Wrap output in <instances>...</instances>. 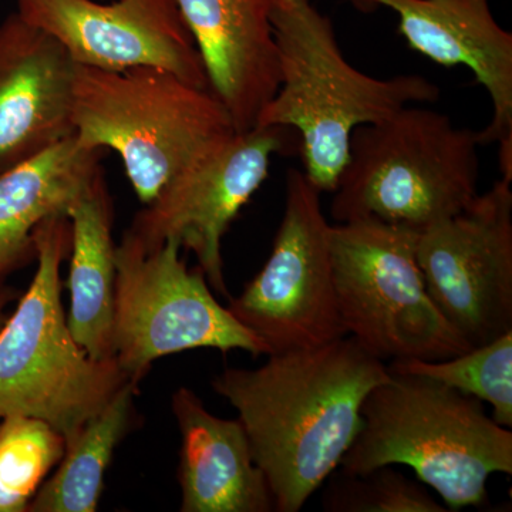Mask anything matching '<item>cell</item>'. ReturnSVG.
<instances>
[{"label":"cell","instance_id":"obj_1","mask_svg":"<svg viewBox=\"0 0 512 512\" xmlns=\"http://www.w3.org/2000/svg\"><path fill=\"white\" fill-rule=\"evenodd\" d=\"M387 365L352 336L268 356L256 369L229 367L212 380L237 410L276 512H298L340 466L363 427L367 394Z\"/></svg>","mask_w":512,"mask_h":512},{"label":"cell","instance_id":"obj_2","mask_svg":"<svg viewBox=\"0 0 512 512\" xmlns=\"http://www.w3.org/2000/svg\"><path fill=\"white\" fill-rule=\"evenodd\" d=\"M272 26L281 84L255 127L295 131L303 173L320 192L335 191L357 127L439 100V87L419 74L377 79L353 67L312 0H275Z\"/></svg>","mask_w":512,"mask_h":512},{"label":"cell","instance_id":"obj_3","mask_svg":"<svg viewBox=\"0 0 512 512\" xmlns=\"http://www.w3.org/2000/svg\"><path fill=\"white\" fill-rule=\"evenodd\" d=\"M483 402L429 377L390 372L362 404L363 427L342 458V470L412 468L448 511L483 507L488 478L512 474L511 429Z\"/></svg>","mask_w":512,"mask_h":512},{"label":"cell","instance_id":"obj_4","mask_svg":"<svg viewBox=\"0 0 512 512\" xmlns=\"http://www.w3.org/2000/svg\"><path fill=\"white\" fill-rule=\"evenodd\" d=\"M478 131L440 111L410 106L353 131L332 192L336 224L377 220L423 231L478 194Z\"/></svg>","mask_w":512,"mask_h":512},{"label":"cell","instance_id":"obj_5","mask_svg":"<svg viewBox=\"0 0 512 512\" xmlns=\"http://www.w3.org/2000/svg\"><path fill=\"white\" fill-rule=\"evenodd\" d=\"M72 121L80 146L119 154L143 204L237 133L210 89L147 66L113 72L76 64Z\"/></svg>","mask_w":512,"mask_h":512},{"label":"cell","instance_id":"obj_6","mask_svg":"<svg viewBox=\"0 0 512 512\" xmlns=\"http://www.w3.org/2000/svg\"><path fill=\"white\" fill-rule=\"evenodd\" d=\"M70 238L66 215L40 225L36 274L0 328V419L43 421L66 444L130 380L116 360L87 355L67 325L60 266Z\"/></svg>","mask_w":512,"mask_h":512},{"label":"cell","instance_id":"obj_7","mask_svg":"<svg viewBox=\"0 0 512 512\" xmlns=\"http://www.w3.org/2000/svg\"><path fill=\"white\" fill-rule=\"evenodd\" d=\"M419 231L377 220L330 225L333 284L346 335L377 359H450L470 350L431 301Z\"/></svg>","mask_w":512,"mask_h":512},{"label":"cell","instance_id":"obj_8","mask_svg":"<svg viewBox=\"0 0 512 512\" xmlns=\"http://www.w3.org/2000/svg\"><path fill=\"white\" fill-rule=\"evenodd\" d=\"M178 242L144 248L124 232L114 264L113 359L140 383L161 357L191 349L265 355L261 340L215 299L204 271H190Z\"/></svg>","mask_w":512,"mask_h":512},{"label":"cell","instance_id":"obj_9","mask_svg":"<svg viewBox=\"0 0 512 512\" xmlns=\"http://www.w3.org/2000/svg\"><path fill=\"white\" fill-rule=\"evenodd\" d=\"M320 195L303 171H288L284 218L271 255L241 295L229 299V312L261 340L266 356L348 336L333 284L330 224Z\"/></svg>","mask_w":512,"mask_h":512},{"label":"cell","instance_id":"obj_10","mask_svg":"<svg viewBox=\"0 0 512 512\" xmlns=\"http://www.w3.org/2000/svg\"><path fill=\"white\" fill-rule=\"evenodd\" d=\"M289 128L254 127L210 148L134 217L127 234L144 248L175 241L197 258L211 288L229 298L222 239L268 178L272 157L289 150Z\"/></svg>","mask_w":512,"mask_h":512},{"label":"cell","instance_id":"obj_11","mask_svg":"<svg viewBox=\"0 0 512 512\" xmlns=\"http://www.w3.org/2000/svg\"><path fill=\"white\" fill-rule=\"evenodd\" d=\"M431 301L470 348L512 330V191L500 178L463 211L419 232Z\"/></svg>","mask_w":512,"mask_h":512},{"label":"cell","instance_id":"obj_12","mask_svg":"<svg viewBox=\"0 0 512 512\" xmlns=\"http://www.w3.org/2000/svg\"><path fill=\"white\" fill-rule=\"evenodd\" d=\"M25 22L55 37L79 66L157 67L202 89L207 74L177 0H16Z\"/></svg>","mask_w":512,"mask_h":512},{"label":"cell","instance_id":"obj_13","mask_svg":"<svg viewBox=\"0 0 512 512\" xmlns=\"http://www.w3.org/2000/svg\"><path fill=\"white\" fill-rule=\"evenodd\" d=\"M392 9L407 45L441 66H466L487 90L493 116L481 144H498L501 178L512 183V33L490 0H352Z\"/></svg>","mask_w":512,"mask_h":512},{"label":"cell","instance_id":"obj_14","mask_svg":"<svg viewBox=\"0 0 512 512\" xmlns=\"http://www.w3.org/2000/svg\"><path fill=\"white\" fill-rule=\"evenodd\" d=\"M74 69L55 37L18 13L0 23V173L74 136Z\"/></svg>","mask_w":512,"mask_h":512},{"label":"cell","instance_id":"obj_15","mask_svg":"<svg viewBox=\"0 0 512 512\" xmlns=\"http://www.w3.org/2000/svg\"><path fill=\"white\" fill-rule=\"evenodd\" d=\"M204 64L208 87L237 133L252 130L281 84L275 0H177Z\"/></svg>","mask_w":512,"mask_h":512},{"label":"cell","instance_id":"obj_16","mask_svg":"<svg viewBox=\"0 0 512 512\" xmlns=\"http://www.w3.org/2000/svg\"><path fill=\"white\" fill-rule=\"evenodd\" d=\"M171 409L181 433V511H275L241 421L214 416L188 387L175 390Z\"/></svg>","mask_w":512,"mask_h":512},{"label":"cell","instance_id":"obj_17","mask_svg":"<svg viewBox=\"0 0 512 512\" xmlns=\"http://www.w3.org/2000/svg\"><path fill=\"white\" fill-rule=\"evenodd\" d=\"M103 150L72 136L45 153L0 173V285L36 259V232L66 215L101 173Z\"/></svg>","mask_w":512,"mask_h":512},{"label":"cell","instance_id":"obj_18","mask_svg":"<svg viewBox=\"0 0 512 512\" xmlns=\"http://www.w3.org/2000/svg\"><path fill=\"white\" fill-rule=\"evenodd\" d=\"M70 311L67 325L87 355L113 359L114 264L113 205L103 171L69 212Z\"/></svg>","mask_w":512,"mask_h":512},{"label":"cell","instance_id":"obj_19","mask_svg":"<svg viewBox=\"0 0 512 512\" xmlns=\"http://www.w3.org/2000/svg\"><path fill=\"white\" fill-rule=\"evenodd\" d=\"M138 383L128 380L82 427L55 473L37 491L28 512H96L114 451L130 429Z\"/></svg>","mask_w":512,"mask_h":512},{"label":"cell","instance_id":"obj_20","mask_svg":"<svg viewBox=\"0 0 512 512\" xmlns=\"http://www.w3.org/2000/svg\"><path fill=\"white\" fill-rule=\"evenodd\" d=\"M387 369L399 375L429 377L476 397L490 404L491 417L500 426L512 427V330L450 359L392 360Z\"/></svg>","mask_w":512,"mask_h":512},{"label":"cell","instance_id":"obj_21","mask_svg":"<svg viewBox=\"0 0 512 512\" xmlns=\"http://www.w3.org/2000/svg\"><path fill=\"white\" fill-rule=\"evenodd\" d=\"M66 441L32 417L0 419V512H28L29 504L62 460Z\"/></svg>","mask_w":512,"mask_h":512},{"label":"cell","instance_id":"obj_22","mask_svg":"<svg viewBox=\"0 0 512 512\" xmlns=\"http://www.w3.org/2000/svg\"><path fill=\"white\" fill-rule=\"evenodd\" d=\"M332 474L322 495L326 512H448L424 485L393 466L363 474Z\"/></svg>","mask_w":512,"mask_h":512},{"label":"cell","instance_id":"obj_23","mask_svg":"<svg viewBox=\"0 0 512 512\" xmlns=\"http://www.w3.org/2000/svg\"><path fill=\"white\" fill-rule=\"evenodd\" d=\"M16 298H18V291L16 289L10 288V286L5 284L0 285V328H2L5 320L8 319L10 303L15 301Z\"/></svg>","mask_w":512,"mask_h":512}]
</instances>
